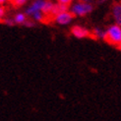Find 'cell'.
I'll list each match as a JSON object with an SVG mask.
<instances>
[{"instance_id": "2e32d148", "label": "cell", "mask_w": 121, "mask_h": 121, "mask_svg": "<svg viewBox=\"0 0 121 121\" xmlns=\"http://www.w3.org/2000/svg\"><path fill=\"white\" fill-rule=\"evenodd\" d=\"M24 26H26V27H29V28H31V27H34L35 26V23H34V21H30L29 19H28V21L25 23V25H24Z\"/></svg>"}, {"instance_id": "30bf717a", "label": "cell", "mask_w": 121, "mask_h": 121, "mask_svg": "<svg viewBox=\"0 0 121 121\" xmlns=\"http://www.w3.org/2000/svg\"><path fill=\"white\" fill-rule=\"evenodd\" d=\"M91 33H92V35L94 38L98 39L104 40V39H105V30L101 29V28H95L93 30V32H91Z\"/></svg>"}, {"instance_id": "d6986e66", "label": "cell", "mask_w": 121, "mask_h": 121, "mask_svg": "<svg viewBox=\"0 0 121 121\" xmlns=\"http://www.w3.org/2000/svg\"><path fill=\"white\" fill-rule=\"evenodd\" d=\"M117 47H118V49H119V50H121V43H120L119 45H117Z\"/></svg>"}, {"instance_id": "8fae6325", "label": "cell", "mask_w": 121, "mask_h": 121, "mask_svg": "<svg viewBox=\"0 0 121 121\" xmlns=\"http://www.w3.org/2000/svg\"><path fill=\"white\" fill-rule=\"evenodd\" d=\"M31 18L33 19V21H35V22H43L44 19H45V16L40 11V12H37V13H35Z\"/></svg>"}, {"instance_id": "ac0fdd59", "label": "cell", "mask_w": 121, "mask_h": 121, "mask_svg": "<svg viewBox=\"0 0 121 121\" xmlns=\"http://www.w3.org/2000/svg\"><path fill=\"white\" fill-rule=\"evenodd\" d=\"M80 1H83V2H91V0H80Z\"/></svg>"}, {"instance_id": "5bb4252c", "label": "cell", "mask_w": 121, "mask_h": 121, "mask_svg": "<svg viewBox=\"0 0 121 121\" xmlns=\"http://www.w3.org/2000/svg\"><path fill=\"white\" fill-rule=\"evenodd\" d=\"M6 15V9L3 7V5H0V23H2L3 19Z\"/></svg>"}, {"instance_id": "277c9868", "label": "cell", "mask_w": 121, "mask_h": 121, "mask_svg": "<svg viewBox=\"0 0 121 121\" xmlns=\"http://www.w3.org/2000/svg\"><path fill=\"white\" fill-rule=\"evenodd\" d=\"M44 1L45 0H34V1L27 7V9L25 10V14L28 17L31 18L35 13H37V12H40Z\"/></svg>"}, {"instance_id": "4fadbf2b", "label": "cell", "mask_w": 121, "mask_h": 121, "mask_svg": "<svg viewBox=\"0 0 121 121\" xmlns=\"http://www.w3.org/2000/svg\"><path fill=\"white\" fill-rule=\"evenodd\" d=\"M2 23L6 24L7 26H14L15 25V22L13 20V18H4Z\"/></svg>"}, {"instance_id": "3957f363", "label": "cell", "mask_w": 121, "mask_h": 121, "mask_svg": "<svg viewBox=\"0 0 121 121\" xmlns=\"http://www.w3.org/2000/svg\"><path fill=\"white\" fill-rule=\"evenodd\" d=\"M73 19H74V16L69 10L62 12V13H59L56 16L53 17L54 22H55L57 25H60V26L69 25V24H71V22L73 21Z\"/></svg>"}, {"instance_id": "52a82bcc", "label": "cell", "mask_w": 121, "mask_h": 121, "mask_svg": "<svg viewBox=\"0 0 121 121\" xmlns=\"http://www.w3.org/2000/svg\"><path fill=\"white\" fill-rule=\"evenodd\" d=\"M53 6H54V3L50 1V0H45L44 1L43 5H42V8H41V12L43 13L45 17H51Z\"/></svg>"}, {"instance_id": "ba28073f", "label": "cell", "mask_w": 121, "mask_h": 121, "mask_svg": "<svg viewBox=\"0 0 121 121\" xmlns=\"http://www.w3.org/2000/svg\"><path fill=\"white\" fill-rule=\"evenodd\" d=\"M28 16L25 14V12H18L17 14H15L13 20L15 22V25H25V23L28 21Z\"/></svg>"}, {"instance_id": "7a4b0ae2", "label": "cell", "mask_w": 121, "mask_h": 121, "mask_svg": "<svg viewBox=\"0 0 121 121\" xmlns=\"http://www.w3.org/2000/svg\"><path fill=\"white\" fill-rule=\"evenodd\" d=\"M105 41L112 45H119L121 43V26L111 25L105 30Z\"/></svg>"}, {"instance_id": "9a60e30c", "label": "cell", "mask_w": 121, "mask_h": 121, "mask_svg": "<svg viewBox=\"0 0 121 121\" xmlns=\"http://www.w3.org/2000/svg\"><path fill=\"white\" fill-rule=\"evenodd\" d=\"M57 3H60V4H64V5H67V6H70L72 3L74 2V0H56Z\"/></svg>"}, {"instance_id": "7c38bea8", "label": "cell", "mask_w": 121, "mask_h": 121, "mask_svg": "<svg viewBox=\"0 0 121 121\" xmlns=\"http://www.w3.org/2000/svg\"><path fill=\"white\" fill-rule=\"evenodd\" d=\"M10 1L15 7H22L28 2V0H10Z\"/></svg>"}, {"instance_id": "8992f818", "label": "cell", "mask_w": 121, "mask_h": 121, "mask_svg": "<svg viewBox=\"0 0 121 121\" xmlns=\"http://www.w3.org/2000/svg\"><path fill=\"white\" fill-rule=\"evenodd\" d=\"M111 15L116 25L121 26V2L113 4L111 8Z\"/></svg>"}, {"instance_id": "9c48e42d", "label": "cell", "mask_w": 121, "mask_h": 121, "mask_svg": "<svg viewBox=\"0 0 121 121\" xmlns=\"http://www.w3.org/2000/svg\"><path fill=\"white\" fill-rule=\"evenodd\" d=\"M68 10H69V6H67V5L60 4V3H54L53 10H52V13H51V17H54V16H56L59 13H62V12L68 11Z\"/></svg>"}, {"instance_id": "5b68a950", "label": "cell", "mask_w": 121, "mask_h": 121, "mask_svg": "<svg viewBox=\"0 0 121 121\" xmlns=\"http://www.w3.org/2000/svg\"><path fill=\"white\" fill-rule=\"evenodd\" d=\"M71 34L74 35L76 39H86L92 37V33L86 28L81 26H74L71 29Z\"/></svg>"}, {"instance_id": "6da1fadb", "label": "cell", "mask_w": 121, "mask_h": 121, "mask_svg": "<svg viewBox=\"0 0 121 121\" xmlns=\"http://www.w3.org/2000/svg\"><path fill=\"white\" fill-rule=\"evenodd\" d=\"M93 10L94 6L91 2H83L80 0L73 2L69 7V11L74 17H85L92 13Z\"/></svg>"}, {"instance_id": "e0dca14e", "label": "cell", "mask_w": 121, "mask_h": 121, "mask_svg": "<svg viewBox=\"0 0 121 121\" xmlns=\"http://www.w3.org/2000/svg\"><path fill=\"white\" fill-rule=\"evenodd\" d=\"M8 1H9V0H0V5H3L6 2H8Z\"/></svg>"}]
</instances>
